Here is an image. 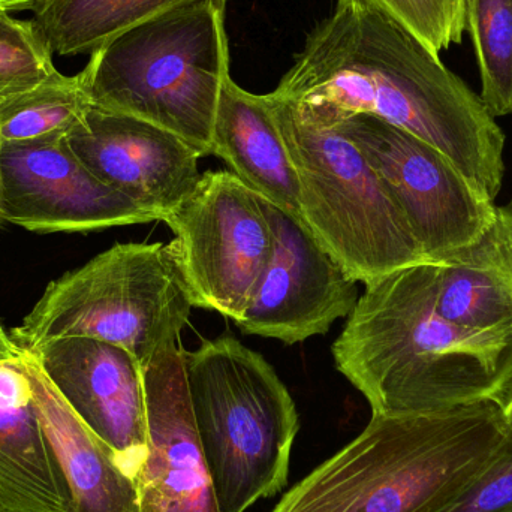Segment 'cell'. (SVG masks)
<instances>
[{
  "label": "cell",
  "mask_w": 512,
  "mask_h": 512,
  "mask_svg": "<svg viewBox=\"0 0 512 512\" xmlns=\"http://www.w3.org/2000/svg\"><path fill=\"white\" fill-rule=\"evenodd\" d=\"M273 95L312 122L354 114L385 120L444 153L495 201L505 134L468 84L375 0H337L307 36Z\"/></svg>",
  "instance_id": "cell-1"
},
{
  "label": "cell",
  "mask_w": 512,
  "mask_h": 512,
  "mask_svg": "<svg viewBox=\"0 0 512 512\" xmlns=\"http://www.w3.org/2000/svg\"><path fill=\"white\" fill-rule=\"evenodd\" d=\"M438 264L367 283L336 342L337 370L372 414L447 411L493 400L512 372V330L459 327L436 307Z\"/></svg>",
  "instance_id": "cell-2"
},
{
  "label": "cell",
  "mask_w": 512,
  "mask_h": 512,
  "mask_svg": "<svg viewBox=\"0 0 512 512\" xmlns=\"http://www.w3.org/2000/svg\"><path fill=\"white\" fill-rule=\"evenodd\" d=\"M510 436L493 400L429 414L378 415L271 512H435L462 496Z\"/></svg>",
  "instance_id": "cell-3"
},
{
  "label": "cell",
  "mask_w": 512,
  "mask_h": 512,
  "mask_svg": "<svg viewBox=\"0 0 512 512\" xmlns=\"http://www.w3.org/2000/svg\"><path fill=\"white\" fill-rule=\"evenodd\" d=\"M225 8L173 6L105 42L84 66L95 107L128 114L213 155V126L230 75Z\"/></svg>",
  "instance_id": "cell-4"
},
{
  "label": "cell",
  "mask_w": 512,
  "mask_h": 512,
  "mask_svg": "<svg viewBox=\"0 0 512 512\" xmlns=\"http://www.w3.org/2000/svg\"><path fill=\"white\" fill-rule=\"evenodd\" d=\"M201 450L221 512H246L288 481L297 408L270 363L233 336L185 351Z\"/></svg>",
  "instance_id": "cell-5"
},
{
  "label": "cell",
  "mask_w": 512,
  "mask_h": 512,
  "mask_svg": "<svg viewBox=\"0 0 512 512\" xmlns=\"http://www.w3.org/2000/svg\"><path fill=\"white\" fill-rule=\"evenodd\" d=\"M192 307L171 243L116 245L51 282L11 339L27 351L90 337L122 346L144 367L177 345Z\"/></svg>",
  "instance_id": "cell-6"
},
{
  "label": "cell",
  "mask_w": 512,
  "mask_h": 512,
  "mask_svg": "<svg viewBox=\"0 0 512 512\" xmlns=\"http://www.w3.org/2000/svg\"><path fill=\"white\" fill-rule=\"evenodd\" d=\"M274 117L300 186L304 225L355 282L427 262L400 207L360 149L336 126L276 98Z\"/></svg>",
  "instance_id": "cell-7"
},
{
  "label": "cell",
  "mask_w": 512,
  "mask_h": 512,
  "mask_svg": "<svg viewBox=\"0 0 512 512\" xmlns=\"http://www.w3.org/2000/svg\"><path fill=\"white\" fill-rule=\"evenodd\" d=\"M162 222L176 236L170 243L194 306L239 321L273 251L262 198L231 171H207Z\"/></svg>",
  "instance_id": "cell-8"
},
{
  "label": "cell",
  "mask_w": 512,
  "mask_h": 512,
  "mask_svg": "<svg viewBox=\"0 0 512 512\" xmlns=\"http://www.w3.org/2000/svg\"><path fill=\"white\" fill-rule=\"evenodd\" d=\"M330 126L348 137L375 168L427 261L441 264L492 224L495 201L484 197L426 141L369 114H354Z\"/></svg>",
  "instance_id": "cell-9"
},
{
  "label": "cell",
  "mask_w": 512,
  "mask_h": 512,
  "mask_svg": "<svg viewBox=\"0 0 512 512\" xmlns=\"http://www.w3.org/2000/svg\"><path fill=\"white\" fill-rule=\"evenodd\" d=\"M264 201L273 251L237 327L286 345L328 333L351 315L358 286L300 222Z\"/></svg>",
  "instance_id": "cell-10"
},
{
  "label": "cell",
  "mask_w": 512,
  "mask_h": 512,
  "mask_svg": "<svg viewBox=\"0 0 512 512\" xmlns=\"http://www.w3.org/2000/svg\"><path fill=\"white\" fill-rule=\"evenodd\" d=\"M3 222L36 233L149 224L152 215L96 179L63 137L2 143Z\"/></svg>",
  "instance_id": "cell-11"
},
{
  "label": "cell",
  "mask_w": 512,
  "mask_h": 512,
  "mask_svg": "<svg viewBox=\"0 0 512 512\" xmlns=\"http://www.w3.org/2000/svg\"><path fill=\"white\" fill-rule=\"evenodd\" d=\"M21 352L137 480L147 447L143 367L137 358L90 337L48 340Z\"/></svg>",
  "instance_id": "cell-12"
},
{
  "label": "cell",
  "mask_w": 512,
  "mask_h": 512,
  "mask_svg": "<svg viewBox=\"0 0 512 512\" xmlns=\"http://www.w3.org/2000/svg\"><path fill=\"white\" fill-rule=\"evenodd\" d=\"M84 167L135 206L164 221L197 186L200 153L152 123L92 105L66 135Z\"/></svg>",
  "instance_id": "cell-13"
},
{
  "label": "cell",
  "mask_w": 512,
  "mask_h": 512,
  "mask_svg": "<svg viewBox=\"0 0 512 512\" xmlns=\"http://www.w3.org/2000/svg\"><path fill=\"white\" fill-rule=\"evenodd\" d=\"M146 456L137 474L140 512H221L201 450L186 378L185 349L143 367Z\"/></svg>",
  "instance_id": "cell-14"
},
{
  "label": "cell",
  "mask_w": 512,
  "mask_h": 512,
  "mask_svg": "<svg viewBox=\"0 0 512 512\" xmlns=\"http://www.w3.org/2000/svg\"><path fill=\"white\" fill-rule=\"evenodd\" d=\"M69 510L71 493L39 420L26 361H0V512Z\"/></svg>",
  "instance_id": "cell-15"
},
{
  "label": "cell",
  "mask_w": 512,
  "mask_h": 512,
  "mask_svg": "<svg viewBox=\"0 0 512 512\" xmlns=\"http://www.w3.org/2000/svg\"><path fill=\"white\" fill-rule=\"evenodd\" d=\"M213 155L256 195L304 225L300 186L268 95H255L228 77L213 126ZM306 227V225H304Z\"/></svg>",
  "instance_id": "cell-16"
},
{
  "label": "cell",
  "mask_w": 512,
  "mask_h": 512,
  "mask_svg": "<svg viewBox=\"0 0 512 512\" xmlns=\"http://www.w3.org/2000/svg\"><path fill=\"white\" fill-rule=\"evenodd\" d=\"M32 381L39 420L71 493L69 512H140L137 480L21 352Z\"/></svg>",
  "instance_id": "cell-17"
},
{
  "label": "cell",
  "mask_w": 512,
  "mask_h": 512,
  "mask_svg": "<svg viewBox=\"0 0 512 512\" xmlns=\"http://www.w3.org/2000/svg\"><path fill=\"white\" fill-rule=\"evenodd\" d=\"M436 307L468 330H512L510 207L496 206L484 233L438 264Z\"/></svg>",
  "instance_id": "cell-18"
},
{
  "label": "cell",
  "mask_w": 512,
  "mask_h": 512,
  "mask_svg": "<svg viewBox=\"0 0 512 512\" xmlns=\"http://www.w3.org/2000/svg\"><path fill=\"white\" fill-rule=\"evenodd\" d=\"M189 0H36L32 20L53 53L92 54L125 30ZM225 8L228 0H213Z\"/></svg>",
  "instance_id": "cell-19"
},
{
  "label": "cell",
  "mask_w": 512,
  "mask_h": 512,
  "mask_svg": "<svg viewBox=\"0 0 512 512\" xmlns=\"http://www.w3.org/2000/svg\"><path fill=\"white\" fill-rule=\"evenodd\" d=\"M92 105L84 69L75 75L56 71L0 102V143L68 135Z\"/></svg>",
  "instance_id": "cell-20"
},
{
  "label": "cell",
  "mask_w": 512,
  "mask_h": 512,
  "mask_svg": "<svg viewBox=\"0 0 512 512\" xmlns=\"http://www.w3.org/2000/svg\"><path fill=\"white\" fill-rule=\"evenodd\" d=\"M466 27L480 65L481 101L493 117L512 114V0H466Z\"/></svg>",
  "instance_id": "cell-21"
},
{
  "label": "cell",
  "mask_w": 512,
  "mask_h": 512,
  "mask_svg": "<svg viewBox=\"0 0 512 512\" xmlns=\"http://www.w3.org/2000/svg\"><path fill=\"white\" fill-rule=\"evenodd\" d=\"M53 54L35 21L0 11V102L53 75Z\"/></svg>",
  "instance_id": "cell-22"
},
{
  "label": "cell",
  "mask_w": 512,
  "mask_h": 512,
  "mask_svg": "<svg viewBox=\"0 0 512 512\" xmlns=\"http://www.w3.org/2000/svg\"><path fill=\"white\" fill-rule=\"evenodd\" d=\"M417 35L436 56L462 42L466 0H375Z\"/></svg>",
  "instance_id": "cell-23"
},
{
  "label": "cell",
  "mask_w": 512,
  "mask_h": 512,
  "mask_svg": "<svg viewBox=\"0 0 512 512\" xmlns=\"http://www.w3.org/2000/svg\"><path fill=\"white\" fill-rule=\"evenodd\" d=\"M435 512H512V418L510 436L492 465L456 501Z\"/></svg>",
  "instance_id": "cell-24"
},
{
  "label": "cell",
  "mask_w": 512,
  "mask_h": 512,
  "mask_svg": "<svg viewBox=\"0 0 512 512\" xmlns=\"http://www.w3.org/2000/svg\"><path fill=\"white\" fill-rule=\"evenodd\" d=\"M493 402L502 409V412H504L508 418H512V372L510 376H508L507 381H505V384L502 385L499 393L496 394Z\"/></svg>",
  "instance_id": "cell-25"
},
{
  "label": "cell",
  "mask_w": 512,
  "mask_h": 512,
  "mask_svg": "<svg viewBox=\"0 0 512 512\" xmlns=\"http://www.w3.org/2000/svg\"><path fill=\"white\" fill-rule=\"evenodd\" d=\"M20 355L21 349L15 345L11 336H8V334L3 331V328L0 327V361L14 360V358L20 357Z\"/></svg>",
  "instance_id": "cell-26"
},
{
  "label": "cell",
  "mask_w": 512,
  "mask_h": 512,
  "mask_svg": "<svg viewBox=\"0 0 512 512\" xmlns=\"http://www.w3.org/2000/svg\"><path fill=\"white\" fill-rule=\"evenodd\" d=\"M36 0H0V11H30Z\"/></svg>",
  "instance_id": "cell-27"
},
{
  "label": "cell",
  "mask_w": 512,
  "mask_h": 512,
  "mask_svg": "<svg viewBox=\"0 0 512 512\" xmlns=\"http://www.w3.org/2000/svg\"><path fill=\"white\" fill-rule=\"evenodd\" d=\"M0 201H2V143H0ZM2 224V213H0V225Z\"/></svg>",
  "instance_id": "cell-28"
}]
</instances>
